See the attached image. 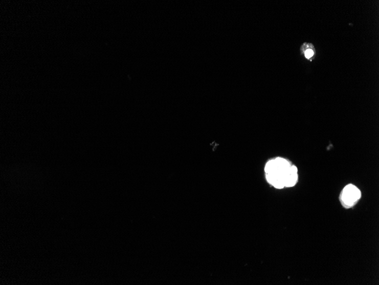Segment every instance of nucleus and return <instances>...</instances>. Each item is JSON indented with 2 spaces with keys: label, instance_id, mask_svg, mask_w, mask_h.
<instances>
[{
  "label": "nucleus",
  "instance_id": "nucleus-1",
  "mask_svg": "<svg viewBox=\"0 0 379 285\" xmlns=\"http://www.w3.org/2000/svg\"><path fill=\"white\" fill-rule=\"evenodd\" d=\"M298 171L287 160L279 157L269 160L264 168L268 183L278 189L293 187L298 182Z\"/></svg>",
  "mask_w": 379,
  "mask_h": 285
},
{
  "label": "nucleus",
  "instance_id": "nucleus-2",
  "mask_svg": "<svg viewBox=\"0 0 379 285\" xmlns=\"http://www.w3.org/2000/svg\"><path fill=\"white\" fill-rule=\"evenodd\" d=\"M361 197V192L356 186L348 185L342 193L341 199L345 206H354Z\"/></svg>",
  "mask_w": 379,
  "mask_h": 285
},
{
  "label": "nucleus",
  "instance_id": "nucleus-3",
  "mask_svg": "<svg viewBox=\"0 0 379 285\" xmlns=\"http://www.w3.org/2000/svg\"><path fill=\"white\" fill-rule=\"evenodd\" d=\"M314 55V52L311 50H307L305 52V55L306 57H307V58H310L311 56H313Z\"/></svg>",
  "mask_w": 379,
  "mask_h": 285
}]
</instances>
